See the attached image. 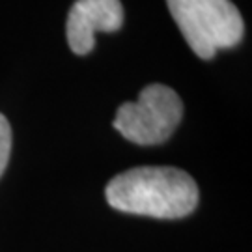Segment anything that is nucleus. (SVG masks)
Segmentation results:
<instances>
[{
  "label": "nucleus",
  "mask_w": 252,
  "mask_h": 252,
  "mask_svg": "<svg viewBox=\"0 0 252 252\" xmlns=\"http://www.w3.org/2000/svg\"><path fill=\"white\" fill-rule=\"evenodd\" d=\"M11 153V127L8 118L0 114V176L4 174Z\"/></svg>",
  "instance_id": "39448f33"
},
{
  "label": "nucleus",
  "mask_w": 252,
  "mask_h": 252,
  "mask_svg": "<svg viewBox=\"0 0 252 252\" xmlns=\"http://www.w3.org/2000/svg\"><path fill=\"white\" fill-rule=\"evenodd\" d=\"M105 196L110 207L153 219H183L198 206V185L174 166H136L108 181Z\"/></svg>",
  "instance_id": "f257e3e1"
},
{
  "label": "nucleus",
  "mask_w": 252,
  "mask_h": 252,
  "mask_svg": "<svg viewBox=\"0 0 252 252\" xmlns=\"http://www.w3.org/2000/svg\"><path fill=\"white\" fill-rule=\"evenodd\" d=\"M172 19L202 60L222 49H234L245 36V23L230 0H166Z\"/></svg>",
  "instance_id": "f03ea898"
},
{
  "label": "nucleus",
  "mask_w": 252,
  "mask_h": 252,
  "mask_svg": "<svg viewBox=\"0 0 252 252\" xmlns=\"http://www.w3.org/2000/svg\"><path fill=\"white\" fill-rule=\"evenodd\" d=\"M183 118V101L178 92L164 84H148L135 103L116 110L112 126L126 140L138 146L166 142Z\"/></svg>",
  "instance_id": "7ed1b4c3"
},
{
  "label": "nucleus",
  "mask_w": 252,
  "mask_h": 252,
  "mask_svg": "<svg viewBox=\"0 0 252 252\" xmlns=\"http://www.w3.org/2000/svg\"><path fill=\"white\" fill-rule=\"evenodd\" d=\"M122 25L124 6L120 0H75L65 23L69 49L86 56L95 47L97 32H118Z\"/></svg>",
  "instance_id": "20e7f679"
}]
</instances>
